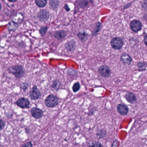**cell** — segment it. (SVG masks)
Returning <instances> with one entry per match:
<instances>
[{
    "label": "cell",
    "instance_id": "obj_27",
    "mask_svg": "<svg viewBox=\"0 0 147 147\" xmlns=\"http://www.w3.org/2000/svg\"><path fill=\"white\" fill-rule=\"evenodd\" d=\"M32 144L31 142H29L22 146L21 147H32Z\"/></svg>",
    "mask_w": 147,
    "mask_h": 147
},
{
    "label": "cell",
    "instance_id": "obj_12",
    "mask_svg": "<svg viewBox=\"0 0 147 147\" xmlns=\"http://www.w3.org/2000/svg\"><path fill=\"white\" fill-rule=\"evenodd\" d=\"M127 101L131 104H134L136 102V98L135 95L132 93V92H130L127 93L125 96Z\"/></svg>",
    "mask_w": 147,
    "mask_h": 147
},
{
    "label": "cell",
    "instance_id": "obj_28",
    "mask_svg": "<svg viewBox=\"0 0 147 147\" xmlns=\"http://www.w3.org/2000/svg\"><path fill=\"white\" fill-rule=\"evenodd\" d=\"M0 125H1V130H3V128H4L5 126V123L4 121H3L2 120H1V123H0Z\"/></svg>",
    "mask_w": 147,
    "mask_h": 147
},
{
    "label": "cell",
    "instance_id": "obj_31",
    "mask_svg": "<svg viewBox=\"0 0 147 147\" xmlns=\"http://www.w3.org/2000/svg\"><path fill=\"white\" fill-rule=\"evenodd\" d=\"M64 8H65V9L66 10V11H70V8H69V7H68V5H67V4H66L65 5Z\"/></svg>",
    "mask_w": 147,
    "mask_h": 147
},
{
    "label": "cell",
    "instance_id": "obj_14",
    "mask_svg": "<svg viewBox=\"0 0 147 147\" xmlns=\"http://www.w3.org/2000/svg\"><path fill=\"white\" fill-rule=\"evenodd\" d=\"M66 48L67 50L70 51H74L75 48V42L74 40H71L70 42H68L65 44Z\"/></svg>",
    "mask_w": 147,
    "mask_h": 147
},
{
    "label": "cell",
    "instance_id": "obj_29",
    "mask_svg": "<svg viewBox=\"0 0 147 147\" xmlns=\"http://www.w3.org/2000/svg\"><path fill=\"white\" fill-rule=\"evenodd\" d=\"M142 7L143 9L147 10V1H145L142 4Z\"/></svg>",
    "mask_w": 147,
    "mask_h": 147
},
{
    "label": "cell",
    "instance_id": "obj_19",
    "mask_svg": "<svg viewBox=\"0 0 147 147\" xmlns=\"http://www.w3.org/2000/svg\"><path fill=\"white\" fill-rule=\"evenodd\" d=\"M102 28V24L100 23H97L93 32V35H95L99 32Z\"/></svg>",
    "mask_w": 147,
    "mask_h": 147
},
{
    "label": "cell",
    "instance_id": "obj_32",
    "mask_svg": "<svg viewBox=\"0 0 147 147\" xmlns=\"http://www.w3.org/2000/svg\"><path fill=\"white\" fill-rule=\"evenodd\" d=\"M144 41L145 44L147 46V35H146L145 36H144Z\"/></svg>",
    "mask_w": 147,
    "mask_h": 147
},
{
    "label": "cell",
    "instance_id": "obj_30",
    "mask_svg": "<svg viewBox=\"0 0 147 147\" xmlns=\"http://www.w3.org/2000/svg\"><path fill=\"white\" fill-rule=\"evenodd\" d=\"M118 144V142L117 141H114V142L113 143L111 147H117Z\"/></svg>",
    "mask_w": 147,
    "mask_h": 147
},
{
    "label": "cell",
    "instance_id": "obj_8",
    "mask_svg": "<svg viewBox=\"0 0 147 147\" xmlns=\"http://www.w3.org/2000/svg\"><path fill=\"white\" fill-rule=\"evenodd\" d=\"M32 116L35 119H39L41 118L43 115V111L42 110L37 107H33L31 111Z\"/></svg>",
    "mask_w": 147,
    "mask_h": 147
},
{
    "label": "cell",
    "instance_id": "obj_11",
    "mask_svg": "<svg viewBox=\"0 0 147 147\" xmlns=\"http://www.w3.org/2000/svg\"><path fill=\"white\" fill-rule=\"evenodd\" d=\"M121 60L125 65H129L131 64V62L132 61V58L128 54L126 53H124L122 54L121 57Z\"/></svg>",
    "mask_w": 147,
    "mask_h": 147
},
{
    "label": "cell",
    "instance_id": "obj_25",
    "mask_svg": "<svg viewBox=\"0 0 147 147\" xmlns=\"http://www.w3.org/2000/svg\"><path fill=\"white\" fill-rule=\"evenodd\" d=\"M89 147H103L102 144L98 142H94L90 145Z\"/></svg>",
    "mask_w": 147,
    "mask_h": 147
},
{
    "label": "cell",
    "instance_id": "obj_16",
    "mask_svg": "<svg viewBox=\"0 0 147 147\" xmlns=\"http://www.w3.org/2000/svg\"><path fill=\"white\" fill-rule=\"evenodd\" d=\"M78 37L82 41H85L88 37V34L85 32H80L78 34Z\"/></svg>",
    "mask_w": 147,
    "mask_h": 147
},
{
    "label": "cell",
    "instance_id": "obj_22",
    "mask_svg": "<svg viewBox=\"0 0 147 147\" xmlns=\"http://www.w3.org/2000/svg\"><path fill=\"white\" fill-rule=\"evenodd\" d=\"M80 85L78 82L74 83V86H72V91L74 92H77L80 89Z\"/></svg>",
    "mask_w": 147,
    "mask_h": 147
},
{
    "label": "cell",
    "instance_id": "obj_21",
    "mask_svg": "<svg viewBox=\"0 0 147 147\" xmlns=\"http://www.w3.org/2000/svg\"><path fill=\"white\" fill-rule=\"evenodd\" d=\"M59 2L57 1H50V5L51 8L53 9H55L58 7L59 5Z\"/></svg>",
    "mask_w": 147,
    "mask_h": 147
},
{
    "label": "cell",
    "instance_id": "obj_24",
    "mask_svg": "<svg viewBox=\"0 0 147 147\" xmlns=\"http://www.w3.org/2000/svg\"><path fill=\"white\" fill-rule=\"evenodd\" d=\"M106 132L104 130H102L99 131V132L97 133V135L98 137H100V138H103L105 136Z\"/></svg>",
    "mask_w": 147,
    "mask_h": 147
},
{
    "label": "cell",
    "instance_id": "obj_1",
    "mask_svg": "<svg viewBox=\"0 0 147 147\" xmlns=\"http://www.w3.org/2000/svg\"><path fill=\"white\" fill-rule=\"evenodd\" d=\"M10 72L17 78H21L24 75V71L21 66H16L9 69Z\"/></svg>",
    "mask_w": 147,
    "mask_h": 147
},
{
    "label": "cell",
    "instance_id": "obj_5",
    "mask_svg": "<svg viewBox=\"0 0 147 147\" xmlns=\"http://www.w3.org/2000/svg\"><path fill=\"white\" fill-rule=\"evenodd\" d=\"M98 72L102 76L108 77L111 74V71L108 67L105 65L100 66L98 69Z\"/></svg>",
    "mask_w": 147,
    "mask_h": 147
},
{
    "label": "cell",
    "instance_id": "obj_4",
    "mask_svg": "<svg viewBox=\"0 0 147 147\" xmlns=\"http://www.w3.org/2000/svg\"><path fill=\"white\" fill-rule=\"evenodd\" d=\"M130 27L131 30L134 32H138L142 28V24L139 20H134L130 23Z\"/></svg>",
    "mask_w": 147,
    "mask_h": 147
},
{
    "label": "cell",
    "instance_id": "obj_7",
    "mask_svg": "<svg viewBox=\"0 0 147 147\" xmlns=\"http://www.w3.org/2000/svg\"><path fill=\"white\" fill-rule=\"evenodd\" d=\"M41 95V92L38 89L36 86H34L30 93V96L31 99L33 100L38 99L40 98Z\"/></svg>",
    "mask_w": 147,
    "mask_h": 147
},
{
    "label": "cell",
    "instance_id": "obj_17",
    "mask_svg": "<svg viewBox=\"0 0 147 147\" xmlns=\"http://www.w3.org/2000/svg\"><path fill=\"white\" fill-rule=\"evenodd\" d=\"M23 18L24 17L22 13H18L13 18V21L16 23H20L23 21Z\"/></svg>",
    "mask_w": 147,
    "mask_h": 147
},
{
    "label": "cell",
    "instance_id": "obj_18",
    "mask_svg": "<svg viewBox=\"0 0 147 147\" xmlns=\"http://www.w3.org/2000/svg\"><path fill=\"white\" fill-rule=\"evenodd\" d=\"M60 86H61V83L58 80H54L52 82V87L54 89L58 90L60 88Z\"/></svg>",
    "mask_w": 147,
    "mask_h": 147
},
{
    "label": "cell",
    "instance_id": "obj_23",
    "mask_svg": "<svg viewBox=\"0 0 147 147\" xmlns=\"http://www.w3.org/2000/svg\"><path fill=\"white\" fill-rule=\"evenodd\" d=\"M48 27L44 26L41 27V28L39 30V33L41 35V36H43L45 34L48 30Z\"/></svg>",
    "mask_w": 147,
    "mask_h": 147
},
{
    "label": "cell",
    "instance_id": "obj_15",
    "mask_svg": "<svg viewBox=\"0 0 147 147\" xmlns=\"http://www.w3.org/2000/svg\"><path fill=\"white\" fill-rule=\"evenodd\" d=\"M18 27V25L17 23L13 21L9 23L8 25V30L9 31H14L17 29Z\"/></svg>",
    "mask_w": 147,
    "mask_h": 147
},
{
    "label": "cell",
    "instance_id": "obj_10",
    "mask_svg": "<svg viewBox=\"0 0 147 147\" xmlns=\"http://www.w3.org/2000/svg\"><path fill=\"white\" fill-rule=\"evenodd\" d=\"M117 110L119 114L123 116L127 115L128 112V108L127 106L122 104H120L118 105Z\"/></svg>",
    "mask_w": 147,
    "mask_h": 147
},
{
    "label": "cell",
    "instance_id": "obj_26",
    "mask_svg": "<svg viewBox=\"0 0 147 147\" xmlns=\"http://www.w3.org/2000/svg\"><path fill=\"white\" fill-rule=\"evenodd\" d=\"M79 2V4L81 6V7H85L88 4V2L87 1H80Z\"/></svg>",
    "mask_w": 147,
    "mask_h": 147
},
{
    "label": "cell",
    "instance_id": "obj_2",
    "mask_svg": "<svg viewBox=\"0 0 147 147\" xmlns=\"http://www.w3.org/2000/svg\"><path fill=\"white\" fill-rule=\"evenodd\" d=\"M45 103L47 107L50 108L54 107L58 105V99L55 95H51L47 97L45 100Z\"/></svg>",
    "mask_w": 147,
    "mask_h": 147
},
{
    "label": "cell",
    "instance_id": "obj_9",
    "mask_svg": "<svg viewBox=\"0 0 147 147\" xmlns=\"http://www.w3.org/2000/svg\"><path fill=\"white\" fill-rule=\"evenodd\" d=\"M38 17L42 21H46L49 18V13L45 10H42L38 14Z\"/></svg>",
    "mask_w": 147,
    "mask_h": 147
},
{
    "label": "cell",
    "instance_id": "obj_33",
    "mask_svg": "<svg viewBox=\"0 0 147 147\" xmlns=\"http://www.w3.org/2000/svg\"><path fill=\"white\" fill-rule=\"evenodd\" d=\"M8 2H17V1H8Z\"/></svg>",
    "mask_w": 147,
    "mask_h": 147
},
{
    "label": "cell",
    "instance_id": "obj_13",
    "mask_svg": "<svg viewBox=\"0 0 147 147\" xmlns=\"http://www.w3.org/2000/svg\"><path fill=\"white\" fill-rule=\"evenodd\" d=\"M67 35V33L64 31H58L55 32L54 34V37L55 38L58 40H60L65 37Z\"/></svg>",
    "mask_w": 147,
    "mask_h": 147
},
{
    "label": "cell",
    "instance_id": "obj_3",
    "mask_svg": "<svg viewBox=\"0 0 147 147\" xmlns=\"http://www.w3.org/2000/svg\"><path fill=\"white\" fill-rule=\"evenodd\" d=\"M111 47L115 50H120L122 48L123 45V42L120 38L115 37L111 40Z\"/></svg>",
    "mask_w": 147,
    "mask_h": 147
},
{
    "label": "cell",
    "instance_id": "obj_6",
    "mask_svg": "<svg viewBox=\"0 0 147 147\" xmlns=\"http://www.w3.org/2000/svg\"><path fill=\"white\" fill-rule=\"evenodd\" d=\"M16 104L18 106L23 109L28 108L30 107V102L28 99L24 98H19Z\"/></svg>",
    "mask_w": 147,
    "mask_h": 147
},
{
    "label": "cell",
    "instance_id": "obj_20",
    "mask_svg": "<svg viewBox=\"0 0 147 147\" xmlns=\"http://www.w3.org/2000/svg\"><path fill=\"white\" fill-rule=\"evenodd\" d=\"M47 1L46 0H44V1H35V3L36 4V5L39 7H43L46 5V4H47Z\"/></svg>",
    "mask_w": 147,
    "mask_h": 147
}]
</instances>
